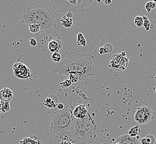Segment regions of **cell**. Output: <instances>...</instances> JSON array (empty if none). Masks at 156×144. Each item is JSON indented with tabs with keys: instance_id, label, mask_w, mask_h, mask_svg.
I'll use <instances>...</instances> for the list:
<instances>
[{
	"instance_id": "6da1fadb",
	"label": "cell",
	"mask_w": 156,
	"mask_h": 144,
	"mask_svg": "<svg viewBox=\"0 0 156 144\" xmlns=\"http://www.w3.org/2000/svg\"><path fill=\"white\" fill-rule=\"evenodd\" d=\"M100 72L97 64L92 62L87 55L70 52L63 53L61 60L51 67L49 74H59L68 77L69 74H74L79 80L87 81Z\"/></svg>"
},
{
	"instance_id": "7a4b0ae2",
	"label": "cell",
	"mask_w": 156,
	"mask_h": 144,
	"mask_svg": "<svg viewBox=\"0 0 156 144\" xmlns=\"http://www.w3.org/2000/svg\"><path fill=\"white\" fill-rule=\"evenodd\" d=\"M21 21L27 26L38 25L40 30L46 32H54L57 28L56 20L50 9L41 5L28 7L21 16Z\"/></svg>"
},
{
	"instance_id": "3957f363",
	"label": "cell",
	"mask_w": 156,
	"mask_h": 144,
	"mask_svg": "<svg viewBox=\"0 0 156 144\" xmlns=\"http://www.w3.org/2000/svg\"><path fill=\"white\" fill-rule=\"evenodd\" d=\"M96 129V125L88 113L86 117L81 120L73 117V125L69 132L75 142L86 144L90 143L95 139Z\"/></svg>"
},
{
	"instance_id": "277c9868",
	"label": "cell",
	"mask_w": 156,
	"mask_h": 144,
	"mask_svg": "<svg viewBox=\"0 0 156 144\" xmlns=\"http://www.w3.org/2000/svg\"><path fill=\"white\" fill-rule=\"evenodd\" d=\"M73 122L72 111L69 106L62 110L54 112L52 114L51 131L55 136L61 133L69 132Z\"/></svg>"
},
{
	"instance_id": "5b68a950",
	"label": "cell",
	"mask_w": 156,
	"mask_h": 144,
	"mask_svg": "<svg viewBox=\"0 0 156 144\" xmlns=\"http://www.w3.org/2000/svg\"><path fill=\"white\" fill-rule=\"evenodd\" d=\"M92 1L90 0H51L53 10L58 13L72 12L75 10L83 9L88 6Z\"/></svg>"
},
{
	"instance_id": "8992f818",
	"label": "cell",
	"mask_w": 156,
	"mask_h": 144,
	"mask_svg": "<svg viewBox=\"0 0 156 144\" xmlns=\"http://www.w3.org/2000/svg\"><path fill=\"white\" fill-rule=\"evenodd\" d=\"M153 118L154 111L150 106L138 107L134 115V120L138 124H146L151 121Z\"/></svg>"
},
{
	"instance_id": "52a82bcc",
	"label": "cell",
	"mask_w": 156,
	"mask_h": 144,
	"mask_svg": "<svg viewBox=\"0 0 156 144\" xmlns=\"http://www.w3.org/2000/svg\"><path fill=\"white\" fill-rule=\"evenodd\" d=\"M13 72L16 77L21 79H27L31 77L29 69L22 63L17 62L13 67Z\"/></svg>"
},
{
	"instance_id": "ba28073f",
	"label": "cell",
	"mask_w": 156,
	"mask_h": 144,
	"mask_svg": "<svg viewBox=\"0 0 156 144\" xmlns=\"http://www.w3.org/2000/svg\"><path fill=\"white\" fill-rule=\"evenodd\" d=\"M73 117L77 119L81 120L84 119L88 114V111L86 106L84 104L80 103L75 106L71 110Z\"/></svg>"
},
{
	"instance_id": "9c48e42d",
	"label": "cell",
	"mask_w": 156,
	"mask_h": 144,
	"mask_svg": "<svg viewBox=\"0 0 156 144\" xmlns=\"http://www.w3.org/2000/svg\"><path fill=\"white\" fill-rule=\"evenodd\" d=\"M116 142L121 144H141L136 138H132L128 134L117 137Z\"/></svg>"
},
{
	"instance_id": "30bf717a",
	"label": "cell",
	"mask_w": 156,
	"mask_h": 144,
	"mask_svg": "<svg viewBox=\"0 0 156 144\" xmlns=\"http://www.w3.org/2000/svg\"><path fill=\"white\" fill-rule=\"evenodd\" d=\"M63 47V44L62 42L58 39L51 40L49 42L48 45V49L51 52H59Z\"/></svg>"
},
{
	"instance_id": "8fae6325",
	"label": "cell",
	"mask_w": 156,
	"mask_h": 144,
	"mask_svg": "<svg viewBox=\"0 0 156 144\" xmlns=\"http://www.w3.org/2000/svg\"><path fill=\"white\" fill-rule=\"evenodd\" d=\"M58 102V97L55 95H51L44 99L43 104L49 109H52L56 108Z\"/></svg>"
},
{
	"instance_id": "7c38bea8",
	"label": "cell",
	"mask_w": 156,
	"mask_h": 144,
	"mask_svg": "<svg viewBox=\"0 0 156 144\" xmlns=\"http://www.w3.org/2000/svg\"><path fill=\"white\" fill-rule=\"evenodd\" d=\"M13 98V92L10 89L5 88L0 91V99L1 101L10 102Z\"/></svg>"
},
{
	"instance_id": "4fadbf2b",
	"label": "cell",
	"mask_w": 156,
	"mask_h": 144,
	"mask_svg": "<svg viewBox=\"0 0 156 144\" xmlns=\"http://www.w3.org/2000/svg\"><path fill=\"white\" fill-rule=\"evenodd\" d=\"M141 130L138 125L131 128L129 131L128 134L132 138H137L141 133Z\"/></svg>"
},
{
	"instance_id": "5bb4252c",
	"label": "cell",
	"mask_w": 156,
	"mask_h": 144,
	"mask_svg": "<svg viewBox=\"0 0 156 144\" xmlns=\"http://www.w3.org/2000/svg\"><path fill=\"white\" fill-rule=\"evenodd\" d=\"M61 25L65 28H70L73 25V19L68 18L66 16L60 20Z\"/></svg>"
},
{
	"instance_id": "9a60e30c",
	"label": "cell",
	"mask_w": 156,
	"mask_h": 144,
	"mask_svg": "<svg viewBox=\"0 0 156 144\" xmlns=\"http://www.w3.org/2000/svg\"><path fill=\"white\" fill-rule=\"evenodd\" d=\"M10 102H5L0 101V111L3 112H6L10 110Z\"/></svg>"
},
{
	"instance_id": "2e32d148",
	"label": "cell",
	"mask_w": 156,
	"mask_h": 144,
	"mask_svg": "<svg viewBox=\"0 0 156 144\" xmlns=\"http://www.w3.org/2000/svg\"><path fill=\"white\" fill-rule=\"evenodd\" d=\"M20 144H40V143L36 141L32 137L25 138L20 141Z\"/></svg>"
},
{
	"instance_id": "e0dca14e",
	"label": "cell",
	"mask_w": 156,
	"mask_h": 144,
	"mask_svg": "<svg viewBox=\"0 0 156 144\" xmlns=\"http://www.w3.org/2000/svg\"><path fill=\"white\" fill-rule=\"evenodd\" d=\"M77 43L78 46L85 47L86 46V40L85 38L84 35L81 33H79L77 34Z\"/></svg>"
},
{
	"instance_id": "ac0fdd59",
	"label": "cell",
	"mask_w": 156,
	"mask_h": 144,
	"mask_svg": "<svg viewBox=\"0 0 156 144\" xmlns=\"http://www.w3.org/2000/svg\"><path fill=\"white\" fill-rule=\"evenodd\" d=\"M29 26V30L31 33L36 34L39 32L40 31V28L39 25H36V24H33Z\"/></svg>"
},
{
	"instance_id": "d6986e66",
	"label": "cell",
	"mask_w": 156,
	"mask_h": 144,
	"mask_svg": "<svg viewBox=\"0 0 156 144\" xmlns=\"http://www.w3.org/2000/svg\"><path fill=\"white\" fill-rule=\"evenodd\" d=\"M134 23L138 28H141L143 26V20L142 17L137 16L134 20Z\"/></svg>"
},
{
	"instance_id": "ffe728a7",
	"label": "cell",
	"mask_w": 156,
	"mask_h": 144,
	"mask_svg": "<svg viewBox=\"0 0 156 144\" xmlns=\"http://www.w3.org/2000/svg\"><path fill=\"white\" fill-rule=\"evenodd\" d=\"M143 20V26L144 29L146 31H148L150 29V26H151V23L150 21L148 20V18L146 16H142Z\"/></svg>"
},
{
	"instance_id": "44dd1931",
	"label": "cell",
	"mask_w": 156,
	"mask_h": 144,
	"mask_svg": "<svg viewBox=\"0 0 156 144\" xmlns=\"http://www.w3.org/2000/svg\"><path fill=\"white\" fill-rule=\"evenodd\" d=\"M51 58L52 60L56 63H58L61 60L62 56L59 52L54 53H53Z\"/></svg>"
},
{
	"instance_id": "7402d4cb",
	"label": "cell",
	"mask_w": 156,
	"mask_h": 144,
	"mask_svg": "<svg viewBox=\"0 0 156 144\" xmlns=\"http://www.w3.org/2000/svg\"><path fill=\"white\" fill-rule=\"evenodd\" d=\"M60 86L62 88L65 89L72 84V82L69 79H66L65 81L60 83Z\"/></svg>"
},
{
	"instance_id": "603a6c76",
	"label": "cell",
	"mask_w": 156,
	"mask_h": 144,
	"mask_svg": "<svg viewBox=\"0 0 156 144\" xmlns=\"http://www.w3.org/2000/svg\"><path fill=\"white\" fill-rule=\"evenodd\" d=\"M105 50V53H110L113 50V47L111 44H106L104 47Z\"/></svg>"
},
{
	"instance_id": "cb8c5ba5",
	"label": "cell",
	"mask_w": 156,
	"mask_h": 144,
	"mask_svg": "<svg viewBox=\"0 0 156 144\" xmlns=\"http://www.w3.org/2000/svg\"><path fill=\"white\" fill-rule=\"evenodd\" d=\"M29 43L32 47H35L37 45V40L34 38H31L29 39Z\"/></svg>"
},
{
	"instance_id": "d4e9b609",
	"label": "cell",
	"mask_w": 156,
	"mask_h": 144,
	"mask_svg": "<svg viewBox=\"0 0 156 144\" xmlns=\"http://www.w3.org/2000/svg\"><path fill=\"white\" fill-rule=\"evenodd\" d=\"M140 144H151L150 143H148V141H147L146 138H142L140 140Z\"/></svg>"
},
{
	"instance_id": "484cf974",
	"label": "cell",
	"mask_w": 156,
	"mask_h": 144,
	"mask_svg": "<svg viewBox=\"0 0 156 144\" xmlns=\"http://www.w3.org/2000/svg\"><path fill=\"white\" fill-rule=\"evenodd\" d=\"M148 3H149V5H150V7L151 8V10L152 9H155L156 8V3L154 2V1H151V2H148Z\"/></svg>"
},
{
	"instance_id": "4316f807",
	"label": "cell",
	"mask_w": 156,
	"mask_h": 144,
	"mask_svg": "<svg viewBox=\"0 0 156 144\" xmlns=\"http://www.w3.org/2000/svg\"><path fill=\"white\" fill-rule=\"evenodd\" d=\"M145 9H146V10L148 12V13H150V12L151 11V7H150V5H149V3H148V2H147V3H146V5H145Z\"/></svg>"
},
{
	"instance_id": "83f0119b",
	"label": "cell",
	"mask_w": 156,
	"mask_h": 144,
	"mask_svg": "<svg viewBox=\"0 0 156 144\" xmlns=\"http://www.w3.org/2000/svg\"><path fill=\"white\" fill-rule=\"evenodd\" d=\"M57 107L58 108V109L59 110H62L64 109V108H65L64 105V104H63V103H59V104H58L57 105Z\"/></svg>"
},
{
	"instance_id": "f1b7e54d",
	"label": "cell",
	"mask_w": 156,
	"mask_h": 144,
	"mask_svg": "<svg viewBox=\"0 0 156 144\" xmlns=\"http://www.w3.org/2000/svg\"><path fill=\"white\" fill-rule=\"evenodd\" d=\"M99 52L100 54H106L104 47H101V48H100V49L99 50Z\"/></svg>"
},
{
	"instance_id": "f546056e",
	"label": "cell",
	"mask_w": 156,
	"mask_h": 144,
	"mask_svg": "<svg viewBox=\"0 0 156 144\" xmlns=\"http://www.w3.org/2000/svg\"><path fill=\"white\" fill-rule=\"evenodd\" d=\"M59 144H73L71 141H62L60 142Z\"/></svg>"
},
{
	"instance_id": "4dcf8cb0",
	"label": "cell",
	"mask_w": 156,
	"mask_h": 144,
	"mask_svg": "<svg viewBox=\"0 0 156 144\" xmlns=\"http://www.w3.org/2000/svg\"><path fill=\"white\" fill-rule=\"evenodd\" d=\"M66 16L68 18H70V19H72L73 16V14L72 12H68V13H66Z\"/></svg>"
},
{
	"instance_id": "1f68e13d",
	"label": "cell",
	"mask_w": 156,
	"mask_h": 144,
	"mask_svg": "<svg viewBox=\"0 0 156 144\" xmlns=\"http://www.w3.org/2000/svg\"><path fill=\"white\" fill-rule=\"evenodd\" d=\"M103 2H104L105 5H107L110 4L112 2V1H106V0H105V1H103Z\"/></svg>"
},
{
	"instance_id": "d6a6232c",
	"label": "cell",
	"mask_w": 156,
	"mask_h": 144,
	"mask_svg": "<svg viewBox=\"0 0 156 144\" xmlns=\"http://www.w3.org/2000/svg\"><path fill=\"white\" fill-rule=\"evenodd\" d=\"M115 144H121V143H116Z\"/></svg>"
},
{
	"instance_id": "836d02e7",
	"label": "cell",
	"mask_w": 156,
	"mask_h": 144,
	"mask_svg": "<svg viewBox=\"0 0 156 144\" xmlns=\"http://www.w3.org/2000/svg\"><path fill=\"white\" fill-rule=\"evenodd\" d=\"M155 89V92H156V88H155V89Z\"/></svg>"
},
{
	"instance_id": "e575fe53",
	"label": "cell",
	"mask_w": 156,
	"mask_h": 144,
	"mask_svg": "<svg viewBox=\"0 0 156 144\" xmlns=\"http://www.w3.org/2000/svg\"><path fill=\"white\" fill-rule=\"evenodd\" d=\"M155 79H156V77H155Z\"/></svg>"
},
{
	"instance_id": "d590c367",
	"label": "cell",
	"mask_w": 156,
	"mask_h": 144,
	"mask_svg": "<svg viewBox=\"0 0 156 144\" xmlns=\"http://www.w3.org/2000/svg\"><path fill=\"white\" fill-rule=\"evenodd\" d=\"M1 111H0V113H1Z\"/></svg>"
}]
</instances>
